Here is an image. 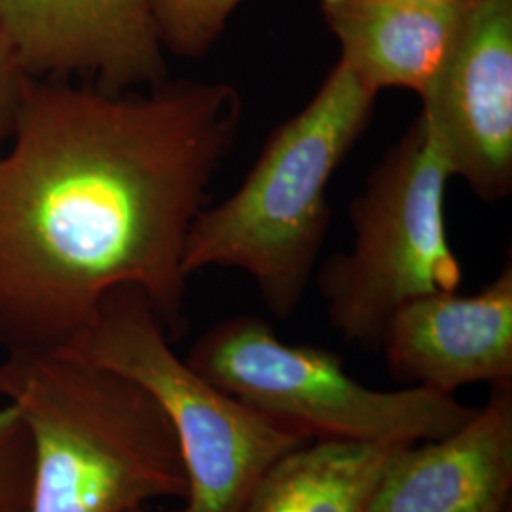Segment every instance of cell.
Instances as JSON below:
<instances>
[{"mask_svg": "<svg viewBox=\"0 0 512 512\" xmlns=\"http://www.w3.org/2000/svg\"><path fill=\"white\" fill-rule=\"evenodd\" d=\"M133 512H147V511H145V507H143V509H137V511H133Z\"/></svg>", "mask_w": 512, "mask_h": 512, "instance_id": "obj_17", "label": "cell"}, {"mask_svg": "<svg viewBox=\"0 0 512 512\" xmlns=\"http://www.w3.org/2000/svg\"><path fill=\"white\" fill-rule=\"evenodd\" d=\"M376 97L338 61L310 103L268 137L238 190L196 215L184 274L239 270L275 317H291L327 238L332 175L363 137Z\"/></svg>", "mask_w": 512, "mask_h": 512, "instance_id": "obj_3", "label": "cell"}, {"mask_svg": "<svg viewBox=\"0 0 512 512\" xmlns=\"http://www.w3.org/2000/svg\"><path fill=\"white\" fill-rule=\"evenodd\" d=\"M29 78L31 76L25 73L16 44L0 14V148L8 145L14 133L21 97Z\"/></svg>", "mask_w": 512, "mask_h": 512, "instance_id": "obj_15", "label": "cell"}, {"mask_svg": "<svg viewBox=\"0 0 512 512\" xmlns=\"http://www.w3.org/2000/svg\"><path fill=\"white\" fill-rule=\"evenodd\" d=\"M421 4H435V6H450V8H467L476 0H414Z\"/></svg>", "mask_w": 512, "mask_h": 512, "instance_id": "obj_16", "label": "cell"}, {"mask_svg": "<svg viewBox=\"0 0 512 512\" xmlns=\"http://www.w3.org/2000/svg\"><path fill=\"white\" fill-rule=\"evenodd\" d=\"M380 351L395 380L444 395L512 382V262L480 293L427 294L389 319Z\"/></svg>", "mask_w": 512, "mask_h": 512, "instance_id": "obj_9", "label": "cell"}, {"mask_svg": "<svg viewBox=\"0 0 512 512\" xmlns=\"http://www.w3.org/2000/svg\"><path fill=\"white\" fill-rule=\"evenodd\" d=\"M0 397L35 444L31 512H133L188 492L171 423L128 378L63 353H4Z\"/></svg>", "mask_w": 512, "mask_h": 512, "instance_id": "obj_2", "label": "cell"}, {"mask_svg": "<svg viewBox=\"0 0 512 512\" xmlns=\"http://www.w3.org/2000/svg\"><path fill=\"white\" fill-rule=\"evenodd\" d=\"M469 8V6H467ZM467 8L414 0H321L342 61L368 90L427 95L444 69Z\"/></svg>", "mask_w": 512, "mask_h": 512, "instance_id": "obj_11", "label": "cell"}, {"mask_svg": "<svg viewBox=\"0 0 512 512\" xmlns=\"http://www.w3.org/2000/svg\"><path fill=\"white\" fill-rule=\"evenodd\" d=\"M448 158L420 114L385 152L349 205L355 230L349 253L330 256L317 272L334 330L376 351L389 319L427 294L456 293L461 262L446 228Z\"/></svg>", "mask_w": 512, "mask_h": 512, "instance_id": "obj_5", "label": "cell"}, {"mask_svg": "<svg viewBox=\"0 0 512 512\" xmlns=\"http://www.w3.org/2000/svg\"><path fill=\"white\" fill-rule=\"evenodd\" d=\"M397 446L308 442L275 461L241 512H366Z\"/></svg>", "mask_w": 512, "mask_h": 512, "instance_id": "obj_12", "label": "cell"}, {"mask_svg": "<svg viewBox=\"0 0 512 512\" xmlns=\"http://www.w3.org/2000/svg\"><path fill=\"white\" fill-rule=\"evenodd\" d=\"M241 118L226 82L107 93L29 78L0 156V349L67 348L116 287L141 289L181 336L184 243Z\"/></svg>", "mask_w": 512, "mask_h": 512, "instance_id": "obj_1", "label": "cell"}, {"mask_svg": "<svg viewBox=\"0 0 512 512\" xmlns=\"http://www.w3.org/2000/svg\"><path fill=\"white\" fill-rule=\"evenodd\" d=\"M511 501L512 382L448 437L397 446L366 512H511Z\"/></svg>", "mask_w": 512, "mask_h": 512, "instance_id": "obj_10", "label": "cell"}, {"mask_svg": "<svg viewBox=\"0 0 512 512\" xmlns=\"http://www.w3.org/2000/svg\"><path fill=\"white\" fill-rule=\"evenodd\" d=\"M35 444L16 406H0V512H31Z\"/></svg>", "mask_w": 512, "mask_h": 512, "instance_id": "obj_14", "label": "cell"}, {"mask_svg": "<svg viewBox=\"0 0 512 512\" xmlns=\"http://www.w3.org/2000/svg\"><path fill=\"white\" fill-rule=\"evenodd\" d=\"M203 378L308 442L414 444L448 437L476 408L425 387L357 382L334 351L283 342L256 315L203 332L184 359Z\"/></svg>", "mask_w": 512, "mask_h": 512, "instance_id": "obj_6", "label": "cell"}, {"mask_svg": "<svg viewBox=\"0 0 512 512\" xmlns=\"http://www.w3.org/2000/svg\"><path fill=\"white\" fill-rule=\"evenodd\" d=\"M145 387L171 423L188 492L175 512H241L275 461L308 440L211 384L181 359L147 294L116 287L61 351Z\"/></svg>", "mask_w": 512, "mask_h": 512, "instance_id": "obj_4", "label": "cell"}, {"mask_svg": "<svg viewBox=\"0 0 512 512\" xmlns=\"http://www.w3.org/2000/svg\"><path fill=\"white\" fill-rule=\"evenodd\" d=\"M0 14L31 78H82L107 93L167 80L147 0H0Z\"/></svg>", "mask_w": 512, "mask_h": 512, "instance_id": "obj_8", "label": "cell"}, {"mask_svg": "<svg viewBox=\"0 0 512 512\" xmlns=\"http://www.w3.org/2000/svg\"><path fill=\"white\" fill-rule=\"evenodd\" d=\"M452 175L484 202L512 192V0H476L444 69L421 97Z\"/></svg>", "mask_w": 512, "mask_h": 512, "instance_id": "obj_7", "label": "cell"}, {"mask_svg": "<svg viewBox=\"0 0 512 512\" xmlns=\"http://www.w3.org/2000/svg\"><path fill=\"white\" fill-rule=\"evenodd\" d=\"M241 0H147L164 52L186 59L207 54Z\"/></svg>", "mask_w": 512, "mask_h": 512, "instance_id": "obj_13", "label": "cell"}]
</instances>
